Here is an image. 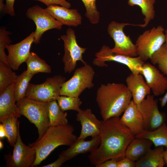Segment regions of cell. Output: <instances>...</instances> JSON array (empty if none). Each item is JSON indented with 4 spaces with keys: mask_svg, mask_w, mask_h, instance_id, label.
Listing matches in <instances>:
<instances>
[{
    "mask_svg": "<svg viewBox=\"0 0 167 167\" xmlns=\"http://www.w3.org/2000/svg\"><path fill=\"white\" fill-rule=\"evenodd\" d=\"M101 121L100 144L88 156L91 164L95 166L110 159L118 161L124 157L127 146L135 137L119 117Z\"/></svg>",
    "mask_w": 167,
    "mask_h": 167,
    "instance_id": "cell-1",
    "label": "cell"
},
{
    "mask_svg": "<svg viewBox=\"0 0 167 167\" xmlns=\"http://www.w3.org/2000/svg\"><path fill=\"white\" fill-rule=\"evenodd\" d=\"M132 95L122 83L101 84L97 89L96 101L103 120L119 117L131 101Z\"/></svg>",
    "mask_w": 167,
    "mask_h": 167,
    "instance_id": "cell-2",
    "label": "cell"
},
{
    "mask_svg": "<svg viewBox=\"0 0 167 167\" xmlns=\"http://www.w3.org/2000/svg\"><path fill=\"white\" fill-rule=\"evenodd\" d=\"M74 127L66 125L49 126L39 140L29 143L36 152V158L33 166L39 165L57 147L61 145L70 146L76 142L78 137L73 132Z\"/></svg>",
    "mask_w": 167,
    "mask_h": 167,
    "instance_id": "cell-3",
    "label": "cell"
},
{
    "mask_svg": "<svg viewBox=\"0 0 167 167\" xmlns=\"http://www.w3.org/2000/svg\"><path fill=\"white\" fill-rule=\"evenodd\" d=\"M18 111L34 124L38 130L39 140L49 126L48 103L38 101L25 97L16 102Z\"/></svg>",
    "mask_w": 167,
    "mask_h": 167,
    "instance_id": "cell-4",
    "label": "cell"
},
{
    "mask_svg": "<svg viewBox=\"0 0 167 167\" xmlns=\"http://www.w3.org/2000/svg\"><path fill=\"white\" fill-rule=\"evenodd\" d=\"M66 79L61 75L48 78L41 84L29 83L26 92V97L38 101L49 103L57 100L60 96L62 86Z\"/></svg>",
    "mask_w": 167,
    "mask_h": 167,
    "instance_id": "cell-5",
    "label": "cell"
},
{
    "mask_svg": "<svg viewBox=\"0 0 167 167\" xmlns=\"http://www.w3.org/2000/svg\"><path fill=\"white\" fill-rule=\"evenodd\" d=\"M95 73L93 68L87 63L76 68L72 77L63 84L60 95L79 97L85 89L94 87Z\"/></svg>",
    "mask_w": 167,
    "mask_h": 167,
    "instance_id": "cell-6",
    "label": "cell"
},
{
    "mask_svg": "<svg viewBox=\"0 0 167 167\" xmlns=\"http://www.w3.org/2000/svg\"><path fill=\"white\" fill-rule=\"evenodd\" d=\"M164 29L161 25L145 31L138 37L136 41L138 56L144 62L165 42Z\"/></svg>",
    "mask_w": 167,
    "mask_h": 167,
    "instance_id": "cell-7",
    "label": "cell"
},
{
    "mask_svg": "<svg viewBox=\"0 0 167 167\" xmlns=\"http://www.w3.org/2000/svg\"><path fill=\"white\" fill-rule=\"evenodd\" d=\"M66 33L61 36L60 38L64 42V54L62 61L65 72L70 74L75 69L78 61H81L84 65L87 63L83 59L82 55L86 49L79 45L74 30L69 28Z\"/></svg>",
    "mask_w": 167,
    "mask_h": 167,
    "instance_id": "cell-8",
    "label": "cell"
},
{
    "mask_svg": "<svg viewBox=\"0 0 167 167\" xmlns=\"http://www.w3.org/2000/svg\"><path fill=\"white\" fill-rule=\"evenodd\" d=\"M95 57L93 63L97 66L107 67L105 62L113 61L126 65L131 73L135 74H140L142 67L145 62L139 56L132 57L115 53L105 45L96 53Z\"/></svg>",
    "mask_w": 167,
    "mask_h": 167,
    "instance_id": "cell-9",
    "label": "cell"
},
{
    "mask_svg": "<svg viewBox=\"0 0 167 167\" xmlns=\"http://www.w3.org/2000/svg\"><path fill=\"white\" fill-rule=\"evenodd\" d=\"M128 25L139 26V24L119 23L115 21H112L109 24L108 32L115 43L114 47L111 49L112 52L116 54L136 57L138 56L136 46L123 31L124 27Z\"/></svg>",
    "mask_w": 167,
    "mask_h": 167,
    "instance_id": "cell-10",
    "label": "cell"
},
{
    "mask_svg": "<svg viewBox=\"0 0 167 167\" xmlns=\"http://www.w3.org/2000/svg\"><path fill=\"white\" fill-rule=\"evenodd\" d=\"M26 15L32 20L36 25L34 32L33 43H40L43 34L48 30L52 29L60 30L62 25L56 20L45 9L37 5L33 6L27 10Z\"/></svg>",
    "mask_w": 167,
    "mask_h": 167,
    "instance_id": "cell-11",
    "label": "cell"
},
{
    "mask_svg": "<svg viewBox=\"0 0 167 167\" xmlns=\"http://www.w3.org/2000/svg\"><path fill=\"white\" fill-rule=\"evenodd\" d=\"M158 102V100L150 94L137 105L143 117L144 130H154L165 122V114L159 111Z\"/></svg>",
    "mask_w": 167,
    "mask_h": 167,
    "instance_id": "cell-12",
    "label": "cell"
},
{
    "mask_svg": "<svg viewBox=\"0 0 167 167\" xmlns=\"http://www.w3.org/2000/svg\"><path fill=\"white\" fill-rule=\"evenodd\" d=\"M13 147L12 154L9 153L4 155L6 167H33L36 155L35 150L23 142L19 131Z\"/></svg>",
    "mask_w": 167,
    "mask_h": 167,
    "instance_id": "cell-13",
    "label": "cell"
},
{
    "mask_svg": "<svg viewBox=\"0 0 167 167\" xmlns=\"http://www.w3.org/2000/svg\"><path fill=\"white\" fill-rule=\"evenodd\" d=\"M34 41V32L17 43L7 45V61L8 66L13 70H17L25 62L30 54V49Z\"/></svg>",
    "mask_w": 167,
    "mask_h": 167,
    "instance_id": "cell-14",
    "label": "cell"
},
{
    "mask_svg": "<svg viewBox=\"0 0 167 167\" xmlns=\"http://www.w3.org/2000/svg\"><path fill=\"white\" fill-rule=\"evenodd\" d=\"M140 74L152 90L154 96L164 94L167 91V77L149 62H145L141 69Z\"/></svg>",
    "mask_w": 167,
    "mask_h": 167,
    "instance_id": "cell-15",
    "label": "cell"
},
{
    "mask_svg": "<svg viewBox=\"0 0 167 167\" xmlns=\"http://www.w3.org/2000/svg\"><path fill=\"white\" fill-rule=\"evenodd\" d=\"M76 120L80 122L81 129L77 141L85 139L88 137H93L100 134L101 124L99 120L89 108L80 109L77 112Z\"/></svg>",
    "mask_w": 167,
    "mask_h": 167,
    "instance_id": "cell-16",
    "label": "cell"
},
{
    "mask_svg": "<svg viewBox=\"0 0 167 167\" xmlns=\"http://www.w3.org/2000/svg\"><path fill=\"white\" fill-rule=\"evenodd\" d=\"M45 9L62 25L75 27L81 24L82 16L76 9L55 4L47 6Z\"/></svg>",
    "mask_w": 167,
    "mask_h": 167,
    "instance_id": "cell-17",
    "label": "cell"
},
{
    "mask_svg": "<svg viewBox=\"0 0 167 167\" xmlns=\"http://www.w3.org/2000/svg\"><path fill=\"white\" fill-rule=\"evenodd\" d=\"M84 139H82L76 141L67 149L63 151L58 156L65 162L80 154L94 151L98 148L101 142L99 135L92 137L90 140L86 141Z\"/></svg>",
    "mask_w": 167,
    "mask_h": 167,
    "instance_id": "cell-18",
    "label": "cell"
},
{
    "mask_svg": "<svg viewBox=\"0 0 167 167\" xmlns=\"http://www.w3.org/2000/svg\"><path fill=\"white\" fill-rule=\"evenodd\" d=\"M120 118L121 122L135 136L144 130L142 116L137 105L131 100Z\"/></svg>",
    "mask_w": 167,
    "mask_h": 167,
    "instance_id": "cell-19",
    "label": "cell"
},
{
    "mask_svg": "<svg viewBox=\"0 0 167 167\" xmlns=\"http://www.w3.org/2000/svg\"><path fill=\"white\" fill-rule=\"evenodd\" d=\"M126 86L132 94V100L137 105H139L147 95L150 94L151 89L142 74L131 72L126 77Z\"/></svg>",
    "mask_w": 167,
    "mask_h": 167,
    "instance_id": "cell-20",
    "label": "cell"
},
{
    "mask_svg": "<svg viewBox=\"0 0 167 167\" xmlns=\"http://www.w3.org/2000/svg\"><path fill=\"white\" fill-rule=\"evenodd\" d=\"M15 83L0 93V121L10 117H20L16 105L14 93Z\"/></svg>",
    "mask_w": 167,
    "mask_h": 167,
    "instance_id": "cell-21",
    "label": "cell"
},
{
    "mask_svg": "<svg viewBox=\"0 0 167 167\" xmlns=\"http://www.w3.org/2000/svg\"><path fill=\"white\" fill-rule=\"evenodd\" d=\"M153 144L152 141L147 139L135 137L127 146L125 157L135 162L151 149Z\"/></svg>",
    "mask_w": 167,
    "mask_h": 167,
    "instance_id": "cell-22",
    "label": "cell"
},
{
    "mask_svg": "<svg viewBox=\"0 0 167 167\" xmlns=\"http://www.w3.org/2000/svg\"><path fill=\"white\" fill-rule=\"evenodd\" d=\"M164 146L150 149L142 157L135 162V167H163L165 165L163 158Z\"/></svg>",
    "mask_w": 167,
    "mask_h": 167,
    "instance_id": "cell-23",
    "label": "cell"
},
{
    "mask_svg": "<svg viewBox=\"0 0 167 167\" xmlns=\"http://www.w3.org/2000/svg\"><path fill=\"white\" fill-rule=\"evenodd\" d=\"M136 138H144L152 141L155 147L163 146L167 148V125L165 122L152 131L144 130L135 136Z\"/></svg>",
    "mask_w": 167,
    "mask_h": 167,
    "instance_id": "cell-24",
    "label": "cell"
},
{
    "mask_svg": "<svg viewBox=\"0 0 167 167\" xmlns=\"http://www.w3.org/2000/svg\"><path fill=\"white\" fill-rule=\"evenodd\" d=\"M57 100L48 103V117L49 126L66 125L68 122L66 112L62 111Z\"/></svg>",
    "mask_w": 167,
    "mask_h": 167,
    "instance_id": "cell-25",
    "label": "cell"
},
{
    "mask_svg": "<svg viewBox=\"0 0 167 167\" xmlns=\"http://www.w3.org/2000/svg\"><path fill=\"white\" fill-rule=\"evenodd\" d=\"M156 0H128V4L131 6L137 5L141 9L142 14L144 16V23L140 24V27L145 28L155 16L154 5Z\"/></svg>",
    "mask_w": 167,
    "mask_h": 167,
    "instance_id": "cell-26",
    "label": "cell"
},
{
    "mask_svg": "<svg viewBox=\"0 0 167 167\" xmlns=\"http://www.w3.org/2000/svg\"><path fill=\"white\" fill-rule=\"evenodd\" d=\"M25 62L27 66L26 70L29 73L35 75L39 72L50 73L51 72L50 66L34 52H30Z\"/></svg>",
    "mask_w": 167,
    "mask_h": 167,
    "instance_id": "cell-27",
    "label": "cell"
},
{
    "mask_svg": "<svg viewBox=\"0 0 167 167\" xmlns=\"http://www.w3.org/2000/svg\"><path fill=\"white\" fill-rule=\"evenodd\" d=\"M18 118L16 117H10L0 121L6 131L7 141L11 146H14L18 137L20 122L18 121Z\"/></svg>",
    "mask_w": 167,
    "mask_h": 167,
    "instance_id": "cell-28",
    "label": "cell"
},
{
    "mask_svg": "<svg viewBox=\"0 0 167 167\" xmlns=\"http://www.w3.org/2000/svg\"><path fill=\"white\" fill-rule=\"evenodd\" d=\"M34 75L29 73L26 70L18 76L14 86V93L16 102L26 97V92L29 82Z\"/></svg>",
    "mask_w": 167,
    "mask_h": 167,
    "instance_id": "cell-29",
    "label": "cell"
},
{
    "mask_svg": "<svg viewBox=\"0 0 167 167\" xmlns=\"http://www.w3.org/2000/svg\"><path fill=\"white\" fill-rule=\"evenodd\" d=\"M8 65L0 62V93L15 82L18 75Z\"/></svg>",
    "mask_w": 167,
    "mask_h": 167,
    "instance_id": "cell-30",
    "label": "cell"
},
{
    "mask_svg": "<svg viewBox=\"0 0 167 167\" xmlns=\"http://www.w3.org/2000/svg\"><path fill=\"white\" fill-rule=\"evenodd\" d=\"M150 59L153 64L157 65L163 75L167 76V48L165 44L152 54Z\"/></svg>",
    "mask_w": 167,
    "mask_h": 167,
    "instance_id": "cell-31",
    "label": "cell"
},
{
    "mask_svg": "<svg viewBox=\"0 0 167 167\" xmlns=\"http://www.w3.org/2000/svg\"><path fill=\"white\" fill-rule=\"evenodd\" d=\"M57 101L61 110L63 112L73 110L78 112L81 109L80 106L82 104L79 97L60 95Z\"/></svg>",
    "mask_w": 167,
    "mask_h": 167,
    "instance_id": "cell-32",
    "label": "cell"
},
{
    "mask_svg": "<svg viewBox=\"0 0 167 167\" xmlns=\"http://www.w3.org/2000/svg\"><path fill=\"white\" fill-rule=\"evenodd\" d=\"M85 7V16L92 24H97L100 19V13L96 5V0H81Z\"/></svg>",
    "mask_w": 167,
    "mask_h": 167,
    "instance_id": "cell-33",
    "label": "cell"
},
{
    "mask_svg": "<svg viewBox=\"0 0 167 167\" xmlns=\"http://www.w3.org/2000/svg\"><path fill=\"white\" fill-rule=\"evenodd\" d=\"M6 29L5 27H2L0 29V62L8 65L5 49L12 42L9 36L11 33Z\"/></svg>",
    "mask_w": 167,
    "mask_h": 167,
    "instance_id": "cell-34",
    "label": "cell"
},
{
    "mask_svg": "<svg viewBox=\"0 0 167 167\" xmlns=\"http://www.w3.org/2000/svg\"><path fill=\"white\" fill-rule=\"evenodd\" d=\"M41 2L47 6L52 4H58L70 8L71 4L66 0H34Z\"/></svg>",
    "mask_w": 167,
    "mask_h": 167,
    "instance_id": "cell-35",
    "label": "cell"
},
{
    "mask_svg": "<svg viewBox=\"0 0 167 167\" xmlns=\"http://www.w3.org/2000/svg\"><path fill=\"white\" fill-rule=\"evenodd\" d=\"M118 167H135V162L125 157L118 161Z\"/></svg>",
    "mask_w": 167,
    "mask_h": 167,
    "instance_id": "cell-36",
    "label": "cell"
},
{
    "mask_svg": "<svg viewBox=\"0 0 167 167\" xmlns=\"http://www.w3.org/2000/svg\"><path fill=\"white\" fill-rule=\"evenodd\" d=\"M15 0H6L5 14H7L11 16L15 15L14 8Z\"/></svg>",
    "mask_w": 167,
    "mask_h": 167,
    "instance_id": "cell-37",
    "label": "cell"
},
{
    "mask_svg": "<svg viewBox=\"0 0 167 167\" xmlns=\"http://www.w3.org/2000/svg\"><path fill=\"white\" fill-rule=\"evenodd\" d=\"M118 161L115 159H111L105 161L96 166V167H118Z\"/></svg>",
    "mask_w": 167,
    "mask_h": 167,
    "instance_id": "cell-38",
    "label": "cell"
},
{
    "mask_svg": "<svg viewBox=\"0 0 167 167\" xmlns=\"http://www.w3.org/2000/svg\"><path fill=\"white\" fill-rule=\"evenodd\" d=\"M65 162L62 158L58 156V158L53 163L42 166V167H60Z\"/></svg>",
    "mask_w": 167,
    "mask_h": 167,
    "instance_id": "cell-39",
    "label": "cell"
},
{
    "mask_svg": "<svg viewBox=\"0 0 167 167\" xmlns=\"http://www.w3.org/2000/svg\"><path fill=\"white\" fill-rule=\"evenodd\" d=\"M5 137H7V134L3 124H0V139H2Z\"/></svg>",
    "mask_w": 167,
    "mask_h": 167,
    "instance_id": "cell-40",
    "label": "cell"
},
{
    "mask_svg": "<svg viewBox=\"0 0 167 167\" xmlns=\"http://www.w3.org/2000/svg\"><path fill=\"white\" fill-rule=\"evenodd\" d=\"M159 101L161 107H165L167 103V91L164 96L159 99Z\"/></svg>",
    "mask_w": 167,
    "mask_h": 167,
    "instance_id": "cell-41",
    "label": "cell"
},
{
    "mask_svg": "<svg viewBox=\"0 0 167 167\" xmlns=\"http://www.w3.org/2000/svg\"><path fill=\"white\" fill-rule=\"evenodd\" d=\"M4 0H0V10L1 12L5 14V4H4L3 1Z\"/></svg>",
    "mask_w": 167,
    "mask_h": 167,
    "instance_id": "cell-42",
    "label": "cell"
},
{
    "mask_svg": "<svg viewBox=\"0 0 167 167\" xmlns=\"http://www.w3.org/2000/svg\"><path fill=\"white\" fill-rule=\"evenodd\" d=\"M166 148L164 151L163 156L165 163L167 167V148Z\"/></svg>",
    "mask_w": 167,
    "mask_h": 167,
    "instance_id": "cell-43",
    "label": "cell"
},
{
    "mask_svg": "<svg viewBox=\"0 0 167 167\" xmlns=\"http://www.w3.org/2000/svg\"><path fill=\"white\" fill-rule=\"evenodd\" d=\"M165 44L166 45V47L167 48V28L165 31Z\"/></svg>",
    "mask_w": 167,
    "mask_h": 167,
    "instance_id": "cell-44",
    "label": "cell"
},
{
    "mask_svg": "<svg viewBox=\"0 0 167 167\" xmlns=\"http://www.w3.org/2000/svg\"><path fill=\"white\" fill-rule=\"evenodd\" d=\"M3 147V144L2 141L0 140V149H2Z\"/></svg>",
    "mask_w": 167,
    "mask_h": 167,
    "instance_id": "cell-45",
    "label": "cell"
}]
</instances>
